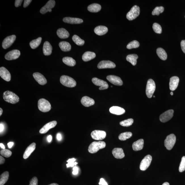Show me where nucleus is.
Returning a JSON list of instances; mask_svg holds the SVG:
<instances>
[{
	"mask_svg": "<svg viewBox=\"0 0 185 185\" xmlns=\"http://www.w3.org/2000/svg\"><path fill=\"white\" fill-rule=\"evenodd\" d=\"M3 98L8 103L15 104L19 101V97L16 94L10 91H6L3 94Z\"/></svg>",
	"mask_w": 185,
	"mask_h": 185,
	"instance_id": "f257e3e1",
	"label": "nucleus"
},
{
	"mask_svg": "<svg viewBox=\"0 0 185 185\" xmlns=\"http://www.w3.org/2000/svg\"><path fill=\"white\" fill-rule=\"evenodd\" d=\"M106 146V144L104 141L93 142L89 147V152L91 154L97 152L99 150L103 149Z\"/></svg>",
	"mask_w": 185,
	"mask_h": 185,
	"instance_id": "f03ea898",
	"label": "nucleus"
},
{
	"mask_svg": "<svg viewBox=\"0 0 185 185\" xmlns=\"http://www.w3.org/2000/svg\"><path fill=\"white\" fill-rule=\"evenodd\" d=\"M60 82L62 85L69 87H75L77 85V83L73 79L67 75L62 76Z\"/></svg>",
	"mask_w": 185,
	"mask_h": 185,
	"instance_id": "7ed1b4c3",
	"label": "nucleus"
},
{
	"mask_svg": "<svg viewBox=\"0 0 185 185\" xmlns=\"http://www.w3.org/2000/svg\"><path fill=\"white\" fill-rule=\"evenodd\" d=\"M38 107L39 110L43 112H47L51 110V104L45 99L41 98L38 102Z\"/></svg>",
	"mask_w": 185,
	"mask_h": 185,
	"instance_id": "20e7f679",
	"label": "nucleus"
},
{
	"mask_svg": "<svg viewBox=\"0 0 185 185\" xmlns=\"http://www.w3.org/2000/svg\"><path fill=\"white\" fill-rule=\"evenodd\" d=\"M155 89L156 85L154 81L152 79H149L147 82L146 89V95L148 98H151L152 97Z\"/></svg>",
	"mask_w": 185,
	"mask_h": 185,
	"instance_id": "39448f33",
	"label": "nucleus"
},
{
	"mask_svg": "<svg viewBox=\"0 0 185 185\" xmlns=\"http://www.w3.org/2000/svg\"><path fill=\"white\" fill-rule=\"evenodd\" d=\"M140 8L137 5L133 7L127 13L126 17L129 20H133L138 17L140 14Z\"/></svg>",
	"mask_w": 185,
	"mask_h": 185,
	"instance_id": "423d86ee",
	"label": "nucleus"
},
{
	"mask_svg": "<svg viewBox=\"0 0 185 185\" xmlns=\"http://www.w3.org/2000/svg\"><path fill=\"white\" fill-rule=\"evenodd\" d=\"M176 136L175 135L171 134L167 136L164 141L165 146L168 150H171L174 146L176 142Z\"/></svg>",
	"mask_w": 185,
	"mask_h": 185,
	"instance_id": "0eeeda50",
	"label": "nucleus"
},
{
	"mask_svg": "<svg viewBox=\"0 0 185 185\" xmlns=\"http://www.w3.org/2000/svg\"><path fill=\"white\" fill-rule=\"evenodd\" d=\"M152 161L151 155H148L142 160L140 165V169L142 171H146L151 164Z\"/></svg>",
	"mask_w": 185,
	"mask_h": 185,
	"instance_id": "6e6552de",
	"label": "nucleus"
},
{
	"mask_svg": "<svg viewBox=\"0 0 185 185\" xmlns=\"http://www.w3.org/2000/svg\"><path fill=\"white\" fill-rule=\"evenodd\" d=\"M92 138L94 140H102L104 139L106 136V133L102 130H95L91 133Z\"/></svg>",
	"mask_w": 185,
	"mask_h": 185,
	"instance_id": "1a4fd4ad",
	"label": "nucleus"
},
{
	"mask_svg": "<svg viewBox=\"0 0 185 185\" xmlns=\"http://www.w3.org/2000/svg\"><path fill=\"white\" fill-rule=\"evenodd\" d=\"M173 113H174V111L173 110L167 111L160 115L159 117L160 121L163 123L169 121L173 118Z\"/></svg>",
	"mask_w": 185,
	"mask_h": 185,
	"instance_id": "9d476101",
	"label": "nucleus"
},
{
	"mask_svg": "<svg viewBox=\"0 0 185 185\" xmlns=\"http://www.w3.org/2000/svg\"><path fill=\"white\" fill-rule=\"evenodd\" d=\"M92 82L94 85L100 87L99 88V90H105L108 88L109 86L106 82L96 77H94L93 78Z\"/></svg>",
	"mask_w": 185,
	"mask_h": 185,
	"instance_id": "9b49d317",
	"label": "nucleus"
},
{
	"mask_svg": "<svg viewBox=\"0 0 185 185\" xmlns=\"http://www.w3.org/2000/svg\"><path fill=\"white\" fill-rule=\"evenodd\" d=\"M55 5V1L54 0L49 1L45 5L41 8L40 11L41 14H44L47 12H51L52 11V8H54Z\"/></svg>",
	"mask_w": 185,
	"mask_h": 185,
	"instance_id": "f8f14e48",
	"label": "nucleus"
},
{
	"mask_svg": "<svg viewBox=\"0 0 185 185\" xmlns=\"http://www.w3.org/2000/svg\"><path fill=\"white\" fill-rule=\"evenodd\" d=\"M16 36L15 35H12L7 36L3 41L2 47L4 49H6L10 47L16 40Z\"/></svg>",
	"mask_w": 185,
	"mask_h": 185,
	"instance_id": "ddd939ff",
	"label": "nucleus"
},
{
	"mask_svg": "<svg viewBox=\"0 0 185 185\" xmlns=\"http://www.w3.org/2000/svg\"><path fill=\"white\" fill-rule=\"evenodd\" d=\"M116 67L114 63L109 60L101 61L97 65L98 69L114 68Z\"/></svg>",
	"mask_w": 185,
	"mask_h": 185,
	"instance_id": "4468645a",
	"label": "nucleus"
},
{
	"mask_svg": "<svg viewBox=\"0 0 185 185\" xmlns=\"http://www.w3.org/2000/svg\"><path fill=\"white\" fill-rule=\"evenodd\" d=\"M20 52L19 50H13L8 52L5 56L6 60H15L18 58L20 55Z\"/></svg>",
	"mask_w": 185,
	"mask_h": 185,
	"instance_id": "2eb2a0df",
	"label": "nucleus"
},
{
	"mask_svg": "<svg viewBox=\"0 0 185 185\" xmlns=\"http://www.w3.org/2000/svg\"><path fill=\"white\" fill-rule=\"evenodd\" d=\"M106 78L109 82L114 85L117 86H121L123 85V81L120 77L117 76L108 75L107 77Z\"/></svg>",
	"mask_w": 185,
	"mask_h": 185,
	"instance_id": "dca6fc26",
	"label": "nucleus"
},
{
	"mask_svg": "<svg viewBox=\"0 0 185 185\" xmlns=\"http://www.w3.org/2000/svg\"><path fill=\"white\" fill-rule=\"evenodd\" d=\"M33 77L39 85H44L47 83V81L45 77L42 74L39 72L34 73Z\"/></svg>",
	"mask_w": 185,
	"mask_h": 185,
	"instance_id": "f3484780",
	"label": "nucleus"
},
{
	"mask_svg": "<svg viewBox=\"0 0 185 185\" xmlns=\"http://www.w3.org/2000/svg\"><path fill=\"white\" fill-rule=\"evenodd\" d=\"M0 76L1 78L6 81L9 82L11 80L10 73L9 71L4 67H1L0 68Z\"/></svg>",
	"mask_w": 185,
	"mask_h": 185,
	"instance_id": "a211bd4d",
	"label": "nucleus"
},
{
	"mask_svg": "<svg viewBox=\"0 0 185 185\" xmlns=\"http://www.w3.org/2000/svg\"><path fill=\"white\" fill-rule=\"evenodd\" d=\"M57 124V122L53 121L49 122L46 124L42 127L41 129L39 130V133L41 134H45L47 133L49 129L54 128Z\"/></svg>",
	"mask_w": 185,
	"mask_h": 185,
	"instance_id": "6ab92c4d",
	"label": "nucleus"
},
{
	"mask_svg": "<svg viewBox=\"0 0 185 185\" xmlns=\"http://www.w3.org/2000/svg\"><path fill=\"white\" fill-rule=\"evenodd\" d=\"M179 82V77L176 76L171 77L170 79L169 88L172 91H174L177 88Z\"/></svg>",
	"mask_w": 185,
	"mask_h": 185,
	"instance_id": "aec40b11",
	"label": "nucleus"
},
{
	"mask_svg": "<svg viewBox=\"0 0 185 185\" xmlns=\"http://www.w3.org/2000/svg\"><path fill=\"white\" fill-rule=\"evenodd\" d=\"M63 21L65 23L71 24H79L83 22L82 19L79 18L65 17L63 19Z\"/></svg>",
	"mask_w": 185,
	"mask_h": 185,
	"instance_id": "412c9836",
	"label": "nucleus"
},
{
	"mask_svg": "<svg viewBox=\"0 0 185 185\" xmlns=\"http://www.w3.org/2000/svg\"><path fill=\"white\" fill-rule=\"evenodd\" d=\"M81 103L84 106L89 107L94 104L95 101L90 97L85 96L82 97Z\"/></svg>",
	"mask_w": 185,
	"mask_h": 185,
	"instance_id": "4be33fe9",
	"label": "nucleus"
},
{
	"mask_svg": "<svg viewBox=\"0 0 185 185\" xmlns=\"http://www.w3.org/2000/svg\"><path fill=\"white\" fill-rule=\"evenodd\" d=\"M114 157L117 159H122L124 157L125 155L123 149L120 148H114L112 151Z\"/></svg>",
	"mask_w": 185,
	"mask_h": 185,
	"instance_id": "5701e85b",
	"label": "nucleus"
},
{
	"mask_svg": "<svg viewBox=\"0 0 185 185\" xmlns=\"http://www.w3.org/2000/svg\"><path fill=\"white\" fill-rule=\"evenodd\" d=\"M35 148L36 144L35 143H33L30 145L26 148L23 155V158L24 159H26L28 158L31 153L35 150Z\"/></svg>",
	"mask_w": 185,
	"mask_h": 185,
	"instance_id": "b1692460",
	"label": "nucleus"
},
{
	"mask_svg": "<svg viewBox=\"0 0 185 185\" xmlns=\"http://www.w3.org/2000/svg\"><path fill=\"white\" fill-rule=\"evenodd\" d=\"M108 29L106 26H97L94 30L95 33L98 35H103L108 32Z\"/></svg>",
	"mask_w": 185,
	"mask_h": 185,
	"instance_id": "393cba45",
	"label": "nucleus"
},
{
	"mask_svg": "<svg viewBox=\"0 0 185 185\" xmlns=\"http://www.w3.org/2000/svg\"><path fill=\"white\" fill-rule=\"evenodd\" d=\"M110 112L113 114L120 115L123 114L125 113V110L123 108L118 106H114L110 109Z\"/></svg>",
	"mask_w": 185,
	"mask_h": 185,
	"instance_id": "a878e982",
	"label": "nucleus"
},
{
	"mask_svg": "<svg viewBox=\"0 0 185 185\" xmlns=\"http://www.w3.org/2000/svg\"><path fill=\"white\" fill-rule=\"evenodd\" d=\"M52 47L48 41H46L44 43L43 47V52L45 55H50L52 53Z\"/></svg>",
	"mask_w": 185,
	"mask_h": 185,
	"instance_id": "bb28decb",
	"label": "nucleus"
},
{
	"mask_svg": "<svg viewBox=\"0 0 185 185\" xmlns=\"http://www.w3.org/2000/svg\"><path fill=\"white\" fill-rule=\"evenodd\" d=\"M144 140L143 139H140L138 141L133 143V148L134 151H140L143 149L144 146Z\"/></svg>",
	"mask_w": 185,
	"mask_h": 185,
	"instance_id": "cd10ccee",
	"label": "nucleus"
},
{
	"mask_svg": "<svg viewBox=\"0 0 185 185\" xmlns=\"http://www.w3.org/2000/svg\"><path fill=\"white\" fill-rule=\"evenodd\" d=\"M96 54L94 52H87L82 56V58L84 62H87L95 58Z\"/></svg>",
	"mask_w": 185,
	"mask_h": 185,
	"instance_id": "c85d7f7f",
	"label": "nucleus"
},
{
	"mask_svg": "<svg viewBox=\"0 0 185 185\" xmlns=\"http://www.w3.org/2000/svg\"><path fill=\"white\" fill-rule=\"evenodd\" d=\"M57 34L58 37L62 39L68 38L70 35L68 31L62 28L58 30Z\"/></svg>",
	"mask_w": 185,
	"mask_h": 185,
	"instance_id": "c756f323",
	"label": "nucleus"
},
{
	"mask_svg": "<svg viewBox=\"0 0 185 185\" xmlns=\"http://www.w3.org/2000/svg\"><path fill=\"white\" fill-rule=\"evenodd\" d=\"M59 47L62 51L64 52H69L71 49V45L69 43L66 41H62L59 43Z\"/></svg>",
	"mask_w": 185,
	"mask_h": 185,
	"instance_id": "7c9ffc66",
	"label": "nucleus"
},
{
	"mask_svg": "<svg viewBox=\"0 0 185 185\" xmlns=\"http://www.w3.org/2000/svg\"><path fill=\"white\" fill-rule=\"evenodd\" d=\"M101 9V6L100 4L94 3L90 5L87 7V10L90 12H99Z\"/></svg>",
	"mask_w": 185,
	"mask_h": 185,
	"instance_id": "2f4dec72",
	"label": "nucleus"
},
{
	"mask_svg": "<svg viewBox=\"0 0 185 185\" xmlns=\"http://www.w3.org/2000/svg\"><path fill=\"white\" fill-rule=\"evenodd\" d=\"M156 52L158 56L163 60H166L167 58V54L166 51L161 48H158L157 49Z\"/></svg>",
	"mask_w": 185,
	"mask_h": 185,
	"instance_id": "473e14b6",
	"label": "nucleus"
},
{
	"mask_svg": "<svg viewBox=\"0 0 185 185\" xmlns=\"http://www.w3.org/2000/svg\"><path fill=\"white\" fill-rule=\"evenodd\" d=\"M138 58V56L136 54H130L127 56L126 60L128 62L131 63L133 65L135 66L137 64V59Z\"/></svg>",
	"mask_w": 185,
	"mask_h": 185,
	"instance_id": "72a5a7b5",
	"label": "nucleus"
},
{
	"mask_svg": "<svg viewBox=\"0 0 185 185\" xmlns=\"http://www.w3.org/2000/svg\"><path fill=\"white\" fill-rule=\"evenodd\" d=\"M62 61L64 64L71 67L74 66L76 64L75 61L72 58L70 57H64L63 58Z\"/></svg>",
	"mask_w": 185,
	"mask_h": 185,
	"instance_id": "f704fd0d",
	"label": "nucleus"
},
{
	"mask_svg": "<svg viewBox=\"0 0 185 185\" xmlns=\"http://www.w3.org/2000/svg\"><path fill=\"white\" fill-rule=\"evenodd\" d=\"M42 40V38L39 37L38 38L31 41L30 43V45L31 48L34 49L38 47L41 43Z\"/></svg>",
	"mask_w": 185,
	"mask_h": 185,
	"instance_id": "c9c22d12",
	"label": "nucleus"
},
{
	"mask_svg": "<svg viewBox=\"0 0 185 185\" xmlns=\"http://www.w3.org/2000/svg\"><path fill=\"white\" fill-rule=\"evenodd\" d=\"M9 177V173L8 171L5 172L1 176L0 185H4L7 182Z\"/></svg>",
	"mask_w": 185,
	"mask_h": 185,
	"instance_id": "e433bc0d",
	"label": "nucleus"
},
{
	"mask_svg": "<svg viewBox=\"0 0 185 185\" xmlns=\"http://www.w3.org/2000/svg\"><path fill=\"white\" fill-rule=\"evenodd\" d=\"M133 135V134L131 132H125L120 134L119 136V139L121 141L125 140L129 138Z\"/></svg>",
	"mask_w": 185,
	"mask_h": 185,
	"instance_id": "4c0bfd02",
	"label": "nucleus"
},
{
	"mask_svg": "<svg viewBox=\"0 0 185 185\" xmlns=\"http://www.w3.org/2000/svg\"><path fill=\"white\" fill-rule=\"evenodd\" d=\"M72 39L73 41L77 45L82 46L85 43V41L76 35L73 36Z\"/></svg>",
	"mask_w": 185,
	"mask_h": 185,
	"instance_id": "58836bf2",
	"label": "nucleus"
},
{
	"mask_svg": "<svg viewBox=\"0 0 185 185\" xmlns=\"http://www.w3.org/2000/svg\"><path fill=\"white\" fill-rule=\"evenodd\" d=\"M140 43L138 41L134 40L129 43L127 45V48L128 49H136L139 47Z\"/></svg>",
	"mask_w": 185,
	"mask_h": 185,
	"instance_id": "ea45409f",
	"label": "nucleus"
},
{
	"mask_svg": "<svg viewBox=\"0 0 185 185\" xmlns=\"http://www.w3.org/2000/svg\"><path fill=\"white\" fill-rule=\"evenodd\" d=\"M133 119L130 118L120 122V124L123 127H128L131 126V125H133Z\"/></svg>",
	"mask_w": 185,
	"mask_h": 185,
	"instance_id": "a19ab883",
	"label": "nucleus"
},
{
	"mask_svg": "<svg viewBox=\"0 0 185 185\" xmlns=\"http://www.w3.org/2000/svg\"><path fill=\"white\" fill-rule=\"evenodd\" d=\"M164 10V8L162 6L157 7L153 10L152 14L153 15H159L160 14L163 13Z\"/></svg>",
	"mask_w": 185,
	"mask_h": 185,
	"instance_id": "79ce46f5",
	"label": "nucleus"
},
{
	"mask_svg": "<svg viewBox=\"0 0 185 185\" xmlns=\"http://www.w3.org/2000/svg\"><path fill=\"white\" fill-rule=\"evenodd\" d=\"M153 29L155 33L161 34L162 33V28L161 25L157 23H155L153 26Z\"/></svg>",
	"mask_w": 185,
	"mask_h": 185,
	"instance_id": "37998d69",
	"label": "nucleus"
},
{
	"mask_svg": "<svg viewBox=\"0 0 185 185\" xmlns=\"http://www.w3.org/2000/svg\"><path fill=\"white\" fill-rule=\"evenodd\" d=\"M1 154L3 156L6 157H9L12 155V152L10 150L7 149H3L1 150Z\"/></svg>",
	"mask_w": 185,
	"mask_h": 185,
	"instance_id": "c03bdc74",
	"label": "nucleus"
},
{
	"mask_svg": "<svg viewBox=\"0 0 185 185\" xmlns=\"http://www.w3.org/2000/svg\"><path fill=\"white\" fill-rule=\"evenodd\" d=\"M179 171L180 172H182L185 171V156H183L182 158L181 161L180 163Z\"/></svg>",
	"mask_w": 185,
	"mask_h": 185,
	"instance_id": "a18cd8bd",
	"label": "nucleus"
},
{
	"mask_svg": "<svg viewBox=\"0 0 185 185\" xmlns=\"http://www.w3.org/2000/svg\"><path fill=\"white\" fill-rule=\"evenodd\" d=\"M76 159L75 158H72V159H69L67 162L68 163L66 165L67 167L69 168V167H73L75 165H76L77 164V162H75Z\"/></svg>",
	"mask_w": 185,
	"mask_h": 185,
	"instance_id": "49530a36",
	"label": "nucleus"
},
{
	"mask_svg": "<svg viewBox=\"0 0 185 185\" xmlns=\"http://www.w3.org/2000/svg\"><path fill=\"white\" fill-rule=\"evenodd\" d=\"M29 185H38V179L36 177H34L30 181Z\"/></svg>",
	"mask_w": 185,
	"mask_h": 185,
	"instance_id": "de8ad7c7",
	"label": "nucleus"
},
{
	"mask_svg": "<svg viewBox=\"0 0 185 185\" xmlns=\"http://www.w3.org/2000/svg\"><path fill=\"white\" fill-rule=\"evenodd\" d=\"M32 0H25L24 4V7L26 8L28 6L30 3L32 2Z\"/></svg>",
	"mask_w": 185,
	"mask_h": 185,
	"instance_id": "09e8293b",
	"label": "nucleus"
},
{
	"mask_svg": "<svg viewBox=\"0 0 185 185\" xmlns=\"http://www.w3.org/2000/svg\"><path fill=\"white\" fill-rule=\"evenodd\" d=\"M181 46L182 50L185 54V40H183L181 42Z\"/></svg>",
	"mask_w": 185,
	"mask_h": 185,
	"instance_id": "8fccbe9b",
	"label": "nucleus"
},
{
	"mask_svg": "<svg viewBox=\"0 0 185 185\" xmlns=\"http://www.w3.org/2000/svg\"><path fill=\"white\" fill-rule=\"evenodd\" d=\"M22 1V0H16L15 2V6L16 7H18L20 6Z\"/></svg>",
	"mask_w": 185,
	"mask_h": 185,
	"instance_id": "3c124183",
	"label": "nucleus"
},
{
	"mask_svg": "<svg viewBox=\"0 0 185 185\" xmlns=\"http://www.w3.org/2000/svg\"><path fill=\"white\" fill-rule=\"evenodd\" d=\"M73 171L72 172L73 174L77 175L79 173V168L77 166H75L73 168Z\"/></svg>",
	"mask_w": 185,
	"mask_h": 185,
	"instance_id": "603ef678",
	"label": "nucleus"
},
{
	"mask_svg": "<svg viewBox=\"0 0 185 185\" xmlns=\"http://www.w3.org/2000/svg\"><path fill=\"white\" fill-rule=\"evenodd\" d=\"M99 184L100 185H108L106 182L105 181V180L103 178H101Z\"/></svg>",
	"mask_w": 185,
	"mask_h": 185,
	"instance_id": "864d4df0",
	"label": "nucleus"
},
{
	"mask_svg": "<svg viewBox=\"0 0 185 185\" xmlns=\"http://www.w3.org/2000/svg\"><path fill=\"white\" fill-rule=\"evenodd\" d=\"M5 159L2 156H0V164L2 165L5 163Z\"/></svg>",
	"mask_w": 185,
	"mask_h": 185,
	"instance_id": "5fc2aeb1",
	"label": "nucleus"
},
{
	"mask_svg": "<svg viewBox=\"0 0 185 185\" xmlns=\"http://www.w3.org/2000/svg\"><path fill=\"white\" fill-rule=\"evenodd\" d=\"M57 138L58 141H60L62 139V137L60 133H58L57 135Z\"/></svg>",
	"mask_w": 185,
	"mask_h": 185,
	"instance_id": "6e6d98bb",
	"label": "nucleus"
},
{
	"mask_svg": "<svg viewBox=\"0 0 185 185\" xmlns=\"http://www.w3.org/2000/svg\"><path fill=\"white\" fill-rule=\"evenodd\" d=\"M4 130V125H3L1 123V124H0V131H1V132H2Z\"/></svg>",
	"mask_w": 185,
	"mask_h": 185,
	"instance_id": "4d7b16f0",
	"label": "nucleus"
},
{
	"mask_svg": "<svg viewBox=\"0 0 185 185\" xmlns=\"http://www.w3.org/2000/svg\"><path fill=\"white\" fill-rule=\"evenodd\" d=\"M14 145V143L12 142H10L8 143V148H11Z\"/></svg>",
	"mask_w": 185,
	"mask_h": 185,
	"instance_id": "13d9d810",
	"label": "nucleus"
},
{
	"mask_svg": "<svg viewBox=\"0 0 185 185\" xmlns=\"http://www.w3.org/2000/svg\"><path fill=\"white\" fill-rule=\"evenodd\" d=\"M52 136L51 135H49L47 137V141L49 142H50L52 140Z\"/></svg>",
	"mask_w": 185,
	"mask_h": 185,
	"instance_id": "bf43d9fd",
	"label": "nucleus"
},
{
	"mask_svg": "<svg viewBox=\"0 0 185 185\" xmlns=\"http://www.w3.org/2000/svg\"><path fill=\"white\" fill-rule=\"evenodd\" d=\"M0 146H1V148H3V149H5V146H4V144H0Z\"/></svg>",
	"mask_w": 185,
	"mask_h": 185,
	"instance_id": "052dcab7",
	"label": "nucleus"
},
{
	"mask_svg": "<svg viewBox=\"0 0 185 185\" xmlns=\"http://www.w3.org/2000/svg\"><path fill=\"white\" fill-rule=\"evenodd\" d=\"M3 112V110L1 108H0V115L1 116V115H2Z\"/></svg>",
	"mask_w": 185,
	"mask_h": 185,
	"instance_id": "680f3d73",
	"label": "nucleus"
},
{
	"mask_svg": "<svg viewBox=\"0 0 185 185\" xmlns=\"http://www.w3.org/2000/svg\"><path fill=\"white\" fill-rule=\"evenodd\" d=\"M162 185H170V184L169 183L166 182L163 183Z\"/></svg>",
	"mask_w": 185,
	"mask_h": 185,
	"instance_id": "e2e57ef3",
	"label": "nucleus"
},
{
	"mask_svg": "<svg viewBox=\"0 0 185 185\" xmlns=\"http://www.w3.org/2000/svg\"><path fill=\"white\" fill-rule=\"evenodd\" d=\"M49 185H59L57 184V183H52V184H49Z\"/></svg>",
	"mask_w": 185,
	"mask_h": 185,
	"instance_id": "0e129e2a",
	"label": "nucleus"
},
{
	"mask_svg": "<svg viewBox=\"0 0 185 185\" xmlns=\"http://www.w3.org/2000/svg\"><path fill=\"white\" fill-rule=\"evenodd\" d=\"M173 92H171V95H173Z\"/></svg>",
	"mask_w": 185,
	"mask_h": 185,
	"instance_id": "69168bd1",
	"label": "nucleus"
},
{
	"mask_svg": "<svg viewBox=\"0 0 185 185\" xmlns=\"http://www.w3.org/2000/svg\"><path fill=\"white\" fill-rule=\"evenodd\" d=\"M154 97H155V96H154Z\"/></svg>",
	"mask_w": 185,
	"mask_h": 185,
	"instance_id": "338daca9",
	"label": "nucleus"
},
{
	"mask_svg": "<svg viewBox=\"0 0 185 185\" xmlns=\"http://www.w3.org/2000/svg\"></svg>",
	"mask_w": 185,
	"mask_h": 185,
	"instance_id": "774afa93",
	"label": "nucleus"
}]
</instances>
